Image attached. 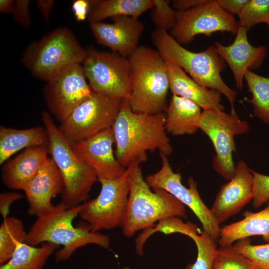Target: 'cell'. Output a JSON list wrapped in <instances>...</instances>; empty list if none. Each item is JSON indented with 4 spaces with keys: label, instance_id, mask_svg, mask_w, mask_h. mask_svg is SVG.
I'll return each instance as SVG.
<instances>
[{
    "label": "cell",
    "instance_id": "6da1fadb",
    "mask_svg": "<svg viewBox=\"0 0 269 269\" xmlns=\"http://www.w3.org/2000/svg\"><path fill=\"white\" fill-rule=\"evenodd\" d=\"M165 112L149 114L134 112L127 99H122L112 126L115 156L125 168L132 163L147 160V152L159 151L170 155L173 148L165 128Z\"/></svg>",
    "mask_w": 269,
    "mask_h": 269
},
{
    "label": "cell",
    "instance_id": "7a4b0ae2",
    "mask_svg": "<svg viewBox=\"0 0 269 269\" xmlns=\"http://www.w3.org/2000/svg\"><path fill=\"white\" fill-rule=\"evenodd\" d=\"M80 205L69 207L61 202L53 205L37 217L27 232L25 243L32 246L45 243L62 245L55 254L57 262L67 260L78 249L88 244L108 248L111 243L108 235L92 231L87 224L78 227L73 225L79 215Z\"/></svg>",
    "mask_w": 269,
    "mask_h": 269
},
{
    "label": "cell",
    "instance_id": "3957f363",
    "mask_svg": "<svg viewBox=\"0 0 269 269\" xmlns=\"http://www.w3.org/2000/svg\"><path fill=\"white\" fill-rule=\"evenodd\" d=\"M130 91L128 100L134 112L163 113L169 89L168 64L159 52L140 46L129 57Z\"/></svg>",
    "mask_w": 269,
    "mask_h": 269
},
{
    "label": "cell",
    "instance_id": "277c9868",
    "mask_svg": "<svg viewBox=\"0 0 269 269\" xmlns=\"http://www.w3.org/2000/svg\"><path fill=\"white\" fill-rule=\"evenodd\" d=\"M151 40L167 64L179 66L201 85L220 92L230 103V113H236L234 104L237 93L222 78L221 74L226 65L215 45L201 52H194L179 44L167 31L158 28L152 32Z\"/></svg>",
    "mask_w": 269,
    "mask_h": 269
},
{
    "label": "cell",
    "instance_id": "5b68a950",
    "mask_svg": "<svg viewBox=\"0 0 269 269\" xmlns=\"http://www.w3.org/2000/svg\"><path fill=\"white\" fill-rule=\"evenodd\" d=\"M140 164L136 163L132 173L128 207L121 227L127 237L166 218L187 219L185 206L175 197L162 189H150Z\"/></svg>",
    "mask_w": 269,
    "mask_h": 269
},
{
    "label": "cell",
    "instance_id": "8992f818",
    "mask_svg": "<svg viewBox=\"0 0 269 269\" xmlns=\"http://www.w3.org/2000/svg\"><path fill=\"white\" fill-rule=\"evenodd\" d=\"M41 119L48 134L49 154L64 182L61 202L69 207L77 206L88 200L97 175L77 157L47 111L42 112Z\"/></svg>",
    "mask_w": 269,
    "mask_h": 269
},
{
    "label": "cell",
    "instance_id": "52a82bcc",
    "mask_svg": "<svg viewBox=\"0 0 269 269\" xmlns=\"http://www.w3.org/2000/svg\"><path fill=\"white\" fill-rule=\"evenodd\" d=\"M86 54L73 32L60 27L31 42L21 62L33 76L46 82L65 67L83 63Z\"/></svg>",
    "mask_w": 269,
    "mask_h": 269
},
{
    "label": "cell",
    "instance_id": "ba28073f",
    "mask_svg": "<svg viewBox=\"0 0 269 269\" xmlns=\"http://www.w3.org/2000/svg\"><path fill=\"white\" fill-rule=\"evenodd\" d=\"M137 163H132L119 178L98 179L101 185L98 195L80 205L79 216L92 231L122 227L128 207L132 175Z\"/></svg>",
    "mask_w": 269,
    "mask_h": 269
},
{
    "label": "cell",
    "instance_id": "9c48e42d",
    "mask_svg": "<svg viewBox=\"0 0 269 269\" xmlns=\"http://www.w3.org/2000/svg\"><path fill=\"white\" fill-rule=\"evenodd\" d=\"M197 126L208 137L214 147L215 155L212 166L214 170L230 180L235 168L233 160V154L236 151L235 137L249 132L248 122L241 120L236 113L203 110Z\"/></svg>",
    "mask_w": 269,
    "mask_h": 269
},
{
    "label": "cell",
    "instance_id": "30bf717a",
    "mask_svg": "<svg viewBox=\"0 0 269 269\" xmlns=\"http://www.w3.org/2000/svg\"><path fill=\"white\" fill-rule=\"evenodd\" d=\"M122 99L93 91L61 123L58 127L60 132L72 145L112 128L120 111Z\"/></svg>",
    "mask_w": 269,
    "mask_h": 269
},
{
    "label": "cell",
    "instance_id": "8fae6325",
    "mask_svg": "<svg viewBox=\"0 0 269 269\" xmlns=\"http://www.w3.org/2000/svg\"><path fill=\"white\" fill-rule=\"evenodd\" d=\"M82 64L85 77L93 91L129 99L130 67L128 58L113 52L89 48Z\"/></svg>",
    "mask_w": 269,
    "mask_h": 269
},
{
    "label": "cell",
    "instance_id": "7c38bea8",
    "mask_svg": "<svg viewBox=\"0 0 269 269\" xmlns=\"http://www.w3.org/2000/svg\"><path fill=\"white\" fill-rule=\"evenodd\" d=\"M162 165L157 172L149 175L145 179L152 188H159L167 191L185 206L189 207L201 223L203 231L208 233L217 243L220 236V227L211 209L202 200L197 182L190 177L188 187L182 183V176L174 172L167 156L160 153Z\"/></svg>",
    "mask_w": 269,
    "mask_h": 269
},
{
    "label": "cell",
    "instance_id": "4fadbf2b",
    "mask_svg": "<svg viewBox=\"0 0 269 269\" xmlns=\"http://www.w3.org/2000/svg\"><path fill=\"white\" fill-rule=\"evenodd\" d=\"M92 92L79 63L61 69L46 81L43 89L47 107L60 123Z\"/></svg>",
    "mask_w": 269,
    "mask_h": 269
},
{
    "label": "cell",
    "instance_id": "5bb4252c",
    "mask_svg": "<svg viewBox=\"0 0 269 269\" xmlns=\"http://www.w3.org/2000/svg\"><path fill=\"white\" fill-rule=\"evenodd\" d=\"M238 24L234 16L223 10L215 0L183 11H177L176 22L170 35L180 44L192 42L196 36H210L216 32L236 34Z\"/></svg>",
    "mask_w": 269,
    "mask_h": 269
},
{
    "label": "cell",
    "instance_id": "9a60e30c",
    "mask_svg": "<svg viewBox=\"0 0 269 269\" xmlns=\"http://www.w3.org/2000/svg\"><path fill=\"white\" fill-rule=\"evenodd\" d=\"M114 144L113 131L110 128L71 146L77 157L95 172L98 179H113L126 170L114 155Z\"/></svg>",
    "mask_w": 269,
    "mask_h": 269
},
{
    "label": "cell",
    "instance_id": "2e32d148",
    "mask_svg": "<svg viewBox=\"0 0 269 269\" xmlns=\"http://www.w3.org/2000/svg\"><path fill=\"white\" fill-rule=\"evenodd\" d=\"M111 18L112 23L102 21L89 23L91 31L98 44L128 58L139 47L144 25L138 19L129 16H117Z\"/></svg>",
    "mask_w": 269,
    "mask_h": 269
},
{
    "label": "cell",
    "instance_id": "e0dca14e",
    "mask_svg": "<svg viewBox=\"0 0 269 269\" xmlns=\"http://www.w3.org/2000/svg\"><path fill=\"white\" fill-rule=\"evenodd\" d=\"M253 187L252 169L240 160L235 165L232 178L218 191L210 209L219 225L237 214L252 200Z\"/></svg>",
    "mask_w": 269,
    "mask_h": 269
},
{
    "label": "cell",
    "instance_id": "ac0fdd59",
    "mask_svg": "<svg viewBox=\"0 0 269 269\" xmlns=\"http://www.w3.org/2000/svg\"><path fill=\"white\" fill-rule=\"evenodd\" d=\"M247 30L239 26L233 43L228 46L215 42L218 55L225 62L234 76L237 90L243 88L247 70H256L262 64L267 51L265 46L252 45L247 37Z\"/></svg>",
    "mask_w": 269,
    "mask_h": 269
},
{
    "label": "cell",
    "instance_id": "d6986e66",
    "mask_svg": "<svg viewBox=\"0 0 269 269\" xmlns=\"http://www.w3.org/2000/svg\"><path fill=\"white\" fill-rule=\"evenodd\" d=\"M63 178L53 159L48 157L23 190L28 204V214L38 217L50 210L52 199L62 194Z\"/></svg>",
    "mask_w": 269,
    "mask_h": 269
},
{
    "label": "cell",
    "instance_id": "ffe728a7",
    "mask_svg": "<svg viewBox=\"0 0 269 269\" xmlns=\"http://www.w3.org/2000/svg\"><path fill=\"white\" fill-rule=\"evenodd\" d=\"M48 147L25 149L7 160L1 169V180L8 188L24 190L48 158Z\"/></svg>",
    "mask_w": 269,
    "mask_h": 269
},
{
    "label": "cell",
    "instance_id": "44dd1931",
    "mask_svg": "<svg viewBox=\"0 0 269 269\" xmlns=\"http://www.w3.org/2000/svg\"><path fill=\"white\" fill-rule=\"evenodd\" d=\"M168 75L173 95L192 101L203 110L224 111L220 92L201 85L175 65L168 64Z\"/></svg>",
    "mask_w": 269,
    "mask_h": 269
},
{
    "label": "cell",
    "instance_id": "7402d4cb",
    "mask_svg": "<svg viewBox=\"0 0 269 269\" xmlns=\"http://www.w3.org/2000/svg\"><path fill=\"white\" fill-rule=\"evenodd\" d=\"M49 137L44 127L17 129L0 127V164L20 150L37 146L48 147Z\"/></svg>",
    "mask_w": 269,
    "mask_h": 269
},
{
    "label": "cell",
    "instance_id": "603a6c76",
    "mask_svg": "<svg viewBox=\"0 0 269 269\" xmlns=\"http://www.w3.org/2000/svg\"><path fill=\"white\" fill-rule=\"evenodd\" d=\"M238 222L220 227L219 246L232 245L235 241L252 236H261L269 243V201L267 206L256 212H246Z\"/></svg>",
    "mask_w": 269,
    "mask_h": 269
},
{
    "label": "cell",
    "instance_id": "cb8c5ba5",
    "mask_svg": "<svg viewBox=\"0 0 269 269\" xmlns=\"http://www.w3.org/2000/svg\"><path fill=\"white\" fill-rule=\"evenodd\" d=\"M165 112V130L172 135L192 134L199 130L197 121L201 108L192 101L172 95Z\"/></svg>",
    "mask_w": 269,
    "mask_h": 269
},
{
    "label": "cell",
    "instance_id": "d4e9b609",
    "mask_svg": "<svg viewBox=\"0 0 269 269\" xmlns=\"http://www.w3.org/2000/svg\"><path fill=\"white\" fill-rule=\"evenodd\" d=\"M89 23L107 18L127 16L138 19L154 6L153 0H90Z\"/></svg>",
    "mask_w": 269,
    "mask_h": 269
},
{
    "label": "cell",
    "instance_id": "484cf974",
    "mask_svg": "<svg viewBox=\"0 0 269 269\" xmlns=\"http://www.w3.org/2000/svg\"><path fill=\"white\" fill-rule=\"evenodd\" d=\"M174 233H179L191 238L196 244L197 255L195 261L189 264L185 269H212L217 250V242L206 232H201L191 222H184L177 219L173 226Z\"/></svg>",
    "mask_w": 269,
    "mask_h": 269
},
{
    "label": "cell",
    "instance_id": "4316f807",
    "mask_svg": "<svg viewBox=\"0 0 269 269\" xmlns=\"http://www.w3.org/2000/svg\"><path fill=\"white\" fill-rule=\"evenodd\" d=\"M59 247L50 243L39 247L21 243L10 259L0 265V269H44L48 259Z\"/></svg>",
    "mask_w": 269,
    "mask_h": 269
},
{
    "label": "cell",
    "instance_id": "83f0119b",
    "mask_svg": "<svg viewBox=\"0 0 269 269\" xmlns=\"http://www.w3.org/2000/svg\"><path fill=\"white\" fill-rule=\"evenodd\" d=\"M244 79L252 95L251 100L246 101L253 105L254 115L269 125V77L261 76L248 70Z\"/></svg>",
    "mask_w": 269,
    "mask_h": 269
},
{
    "label": "cell",
    "instance_id": "f1b7e54d",
    "mask_svg": "<svg viewBox=\"0 0 269 269\" xmlns=\"http://www.w3.org/2000/svg\"><path fill=\"white\" fill-rule=\"evenodd\" d=\"M27 232L20 219L3 218L0 226V265L10 259L19 244L25 242Z\"/></svg>",
    "mask_w": 269,
    "mask_h": 269
},
{
    "label": "cell",
    "instance_id": "f546056e",
    "mask_svg": "<svg viewBox=\"0 0 269 269\" xmlns=\"http://www.w3.org/2000/svg\"><path fill=\"white\" fill-rule=\"evenodd\" d=\"M212 269H260L248 258L237 251L233 245L218 248Z\"/></svg>",
    "mask_w": 269,
    "mask_h": 269
},
{
    "label": "cell",
    "instance_id": "4dcf8cb0",
    "mask_svg": "<svg viewBox=\"0 0 269 269\" xmlns=\"http://www.w3.org/2000/svg\"><path fill=\"white\" fill-rule=\"evenodd\" d=\"M238 24L247 30L260 23L269 22V0H248L238 15Z\"/></svg>",
    "mask_w": 269,
    "mask_h": 269
},
{
    "label": "cell",
    "instance_id": "1f68e13d",
    "mask_svg": "<svg viewBox=\"0 0 269 269\" xmlns=\"http://www.w3.org/2000/svg\"><path fill=\"white\" fill-rule=\"evenodd\" d=\"M234 248L248 258L260 269H269V243L254 245L248 238L237 241Z\"/></svg>",
    "mask_w": 269,
    "mask_h": 269
},
{
    "label": "cell",
    "instance_id": "d6a6232c",
    "mask_svg": "<svg viewBox=\"0 0 269 269\" xmlns=\"http://www.w3.org/2000/svg\"><path fill=\"white\" fill-rule=\"evenodd\" d=\"M154 6L151 19L156 28L167 31L174 27L176 22V12L167 0H153Z\"/></svg>",
    "mask_w": 269,
    "mask_h": 269
},
{
    "label": "cell",
    "instance_id": "836d02e7",
    "mask_svg": "<svg viewBox=\"0 0 269 269\" xmlns=\"http://www.w3.org/2000/svg\"><path fill=\"white\" fill-rule=\"evenodd\" d=\"M253 175L252 205L257 209L269 201V176L252 170Z\"/></svg>",
    "mask_w": 269,
    "mask_h": 269
},
{
    "label": "cell",
    "instance_id": "e575fe53",
    "mask_svg": "<svg viewBox=\"0 0 269 269\" xmlns=\"http://www.w3.org/2000/svg\"><path fill=\"white\" fill-rule=\"evenodd\" d=\"M30 3L29 0H15L12 13L14 21L26 30L29 29L31 24Z\"/></svg>",
    "mask_w": 269,
    "mask_h": 269
},
{
    "label": "cell",
    "instance_id": "d590c367",
    "mask_svg": "<svg viewBox=\"0 0 269 269\" xmlns=\"http://www.w3.org/2000/svg\"><path fill=\"white\" fill-rule=\"evenodd\" d=\"M23 197L22 194L16 192H5L0 195V213L2 219L8 216L12 204Z\"/></svg>",
    "mask_w": 269,
    "mask_h": 269
},
{
    "label": "cell",
    "instance_id": "8d00e7d4",
    "mask_svg": "<svg viewBox=\"0 0 269 269\" xmlns=\"http://www.w3.org/2000/svg\"><path fill=\"white\" fill-rule=\"evenodd\" d=\"M217 4L224 11L234 15L240 14L248 0H215Z\"/></svg>",
    "mask_w": 269,
    "mask_h": 269
},
{
    "label": "cell",
    "instance_id": "74e56055",
    "mask_svg": "<svg viewBox=\"0 0 269 269\" xmlns=\"http://www.w3.org/2000/svg\"><path fill=\"white\" fill-rule=\"evenodd\" d=\"M90 0H75L72 2V8L76 20H85L90 10Z\"/></svg>",
    "mask_w": 269,
    "mask_h": 269
},
{
    "label": "cell",
    "instance_id": "f35d334b",
    "mask_svg": "<svg viewBox=\"0 0 269 269\" xmlns=\"http://www.w3.org/2000/svg\"><path fill=\"white\" fill-rule=\"evenodd\" d=\"M209 0H174L172 2V7L176 11L189 10L204 4Z\"/></svg>",
    "mask_w": 269,
    "mask_h": 269
},
{
    "label": "cell",
    "instance_id": "ab89813d",
    "mask_svg": "<svg viewBox=\"0 0 269 269\" xmlns=\"http://www.w3.org/2000/svg\"><path fill=\"white\" fill-rule=\"evenodd\" d=\"M53 0H38L36 4L46 23H48L51 11L54 7Z\"/></svg>",
    "mask_w": 269,
    "mask_h": 269
},
{
    "label": "cell",
    "instance_id": "60d3db41",
    "mask_svg": "<svg viewBox=\"0 0 269 269\" xmlns=\"http://www.w3.org/2000/svg\"><path fill=\"white\" fill-rule=\"evenodd\" d=\"M15 0H0V13L6 14H12Z\"/></svg>",
    "mask_w": 269,
    "mask_h": 269
},
{
    "label": "cell",
    "instance_id": "b9f144b4",
    "mask_svg": "<svg viewBox=\"0 0 269 269\" xmlns=\"http://www.w3.org/2000/svg\"><path fill=\"white\" fill-rule=\"evenodd\" d=\"M118 269H131L128 266H124Z\"/></svg>",
    "mask_w": 269,
    "mask_h": 269
},
{
    "label": "cell",
    "instance_id": "7bdbcfd3",
    "mask_svg": "<svg viewBox=\"0 0 269 269\" xmlns=\"http://www.w3.org/2000/svg\"><path fill=\"white\" fill-rule=\"evenodd\" d=\"M268 25H269V23H268Z\"/></svg>",
    "mask_w": 269,
    "mask_h": 269
}]
</instances>
